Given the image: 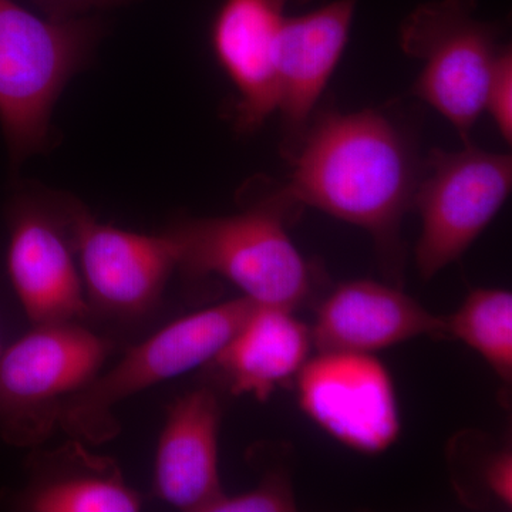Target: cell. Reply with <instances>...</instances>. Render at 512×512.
Listing matches in <instances>:
<instances>
[{
    "label": "cell",
    "instance_id": "6da1fadb",
    "mask_svg": "<svg viewBox=\"0 0 512 512\" xmlns=\"http://www.w3.org/2000/svg\"><path fill=\"white\" fill-rule=\"evenodd\" d=\"M288 161L289 198L369 232L400 285V232L423 167L412 131L380 109H320Z\"/></svg>",
    "mask_w": 512,
    "mask_h": 512
},
{
    "label": "cell",
    "instance_id": "7a4b0ae2",
    "mask_svg": "<svg viewBox=\"0 0 512 512\" xmlns=\"http://www.w3.org/2000/svg\"><path fill=\"white\" fill-rule=\"evenodd\" d=\"M242 200L237 214L183 218L165 229L177 248L178 269L191 279L221 276L258 305L295 312L316 285L315 269L286 229L301 205L282 185H249Z\"/></svg>",
    "mask_w": 512,
    "mask_h": 512
},
{
    "label": "cell",
    "instance_id": "3957f363",
    "mask_svg": "<svg viewBox=\"0 0 512 512\" xmlns=\"http://www.w3.org/2000/svg\"><path fill=\"white\" fill-rule=\"evenodd\" d=\"M101 35L94 16L55 20L0 0V127L13 168L52 146L53 109Z\"/></svg>",
    "mask_w": 512,
    "mask_h": 512
},
{
    "label": "cell",
    "instance_id": "277c9868",
    "mask_svg": "<svg viewBox=\"0 0 512 512\" xmlns=\"http://www.w3.org/2000/svg\"><path fill=\"white\" fill-rule=\"evenodd\" d=\"M256 306L242 296L168 323L74 393L64 403L59 429L89 446L116 439L121 431L117 406L150 387L208 365Z\"/></svg>",
    "mask_w": 512,
    "mask_h": 512
},
{
    "label": "cell",
    "instance_id": "5b68a950",
    "mask_svg": "<svg viewBox=\"0 0 512 512\" xmlns=\"http://www.w3.org/2000/svg\"><path fill=\"white\" fill-rule=\"evenodd\" d=\"M113 350L82 320L32 325L0 356V439L23 450L46 444L64 403L99 375Z\"/></svg>",
    "mask_w": 512,
    "mask_h": 512
},
{
    "label": "cell",
    "instance_id": "8992f818",
    "mask_svg": "<svg viewBox=\"0 0 512 512\" xmlns=\"http://www.w3.org/2000/svg\"><path fill=\"white\" fill-rule=\"evenodd\" d=\"M80 204L66 192L30 183L16 184L6 202V266L30 325L92 316L74 237Z\"/></svg>",
    "mask_w": 512,
    "mask_h": 512
},
{
    "label": "cell",
    "instance_id": "52a82bcc",
    "mask_svg": "<svg viewBox=\"0 0 512 512\" xmlns=\"http://www.w3.org/2000/svg\"><path fill=\"white\" fill-rule=\"evenodd\" d=\"M477 0H436L410 13L400 46L423 62L413 94L456 128L464 144L484 111L497 45V29L476 18Z\"/></svg>",
    "mask_w": 512,
    "mask_h": 512
},
{
    "label": "cell",
    "instance_id": "ba28073f",
    "mask_svg": "<svg viewBox=\"0 0 512 512\" xmlns=\"http://www.w3.org/2000/svg\"><path fill=\"white\" fill-rule=\"evenodd\" d=\"M512 188V158L464 144L434 148L423 160L413 208L421 217L414 258L430 281L464 255L497 217Z\"/></svg>",
    "mask_w": 512,
    "mask_h": 512
},
{
    "label": "cell",
    "instance_id": "9c48e42d",
    "mask_svg": "<svg viewBox=\"0 0 512 512\" xmlns=\"http://www.w3.org/2000/svg\"><path fill=\"white\" fill-rule=\"evenodd\" d=\"M302 412L343 446L380 454L402 430L392 376L373 355L318 352L296 376Z\"/></svg>",
    "mask_w": 512,
    "mask_h": 512
},
{
    "label": "cell",
    "instance_id": "30bf717a",
    "mask_svg": "<svg viewBox=\"0 0 512 512\" xmlns=\"http://www.w3.org/2000/svg\"><path fill=\"white\" fill-rule=\"evenodd\" d=\"M74 237L92 315L136 320L157 308L178 269L177 248L167 232L141 234L103 224L82 202Z\"/></svg>",
    "mask_w": 512,
    "mask_h": 512
},
{
    "label": "cell",
    "instance_id": "8fae6325",
    "mask_svg": "<svg viewBox=\"0 0 512 512\" xmlns=\"http://www.w3.org/2000/svg\"><path fill=\"white\" fill-rule=\"evenodd\" d=\"M356 0H333L302 16H286L274 49L281 154L289 160L345 52Z\"/></svg>",
    "mask_w": 512,
    "mask_h": 512
},
{
    "label": "cell",
    "instance_id": "7c38bea8",
    "mask_svg": "<svg viewBox=\"0 0 512 512\" xmlns=\"http://www.w3.org/2000/svg\"><path fill=\"white\" fill-rule=\"evenodd\" d=\"M70 437L56 447L30 448L26 483L0 494V510L18 512H137L143 495L128 485L113 457Z\"/></svg>",
    "mask_w": 512,
    "mask_h": 512
},
{
    "label": "cell",
    "instance_id": "4fadbf2b",
    "mask_svg": "<svg viewBox=\"0 0 512 512\" xmlns=\"http://www.w3.org/2000/svg\"><path fill=\"white\" fill-rule=\"evenodd\" d=\"M221 403L208 386L167 407L154 461L153 494L184 512H210L225 494L220 476Z\"/></svg>",
    "mask_w": 512,
    "mask_h": 512
},
{
    "label": "cell",
    "instance_id": "5bb4252c",
    "mask_svg": "<svg viewBox=\"0 0 512 512\" xmlns=\"http://www.w3.org/2000/svg\"><path fill=\"white\" fill-rule=\"evenodd\" d=\"M293 2L303 0H224L212 22V52L237 90L239 133H254L276 111L274 49Z\"/></svg>",
    "mask_w": 512,
    "mask_h": 512
},
{
    "label": "cell",
    "instance_id": "9a60e30c",
    "mask_svg": "<svg viewBox=\"0 0 512 512\" xmlns=\"http://www.w3.org/2000/svg\"><path fill=\"white\" fill-rule=\"evenodd\" d=\"M311 333L318 352L373 355L420 336L444 338V316L397 286L357 279L336 286L320 303Z\"/></svg>",
    "mask_w": 512,
    "mask_h": 512
},
{
    "label": "cell",
    "instance_id": "2e32d148",
    "mask_svg": "<svg viewBox=\"0 0 512 512\" xmlns=\"http://www.w3.org/2000/svg\"><path fill=\"white\" fill-rule=\"evenodd\" d=\"M312 348L311 329L293 311L258 305L204 367L232 396H251L264 403L296 379Z\"/></svg>",
    "mask_w": 512,
    "mask_h": 512
},
{
    "label": "cell",
    "instance_id": "e0dca14e",
    "mask_svg": "<svg viewBox=\"0 0 512 512\" xmlns=\"http://www.w3.org/2000/svg\"><path fill=\"white\" fill-rule=\"evenodd\" d=\"M444 338L476 350L501 382H512V293L474 289L453 315L444 316Z\"/></svg>",
    "mask_w": 512,
    "mask_h": 512
},
{
    "label": "cell",
    "instance_id": "ac0fdd59",
    "mask_svg": "<svg viewBox=\"0 0 512 512\" xmlns=\"http://www.w3.org/2000/svg\"><path fill=\"white\" fill-rule=\"evenodd\" d=\"M296 511L295 495L288 478L266 474L258 487L245 493H225L212 505L210 512H289Z\"/></svg>",
    "mask_w": 512,
    "mask_h": 512
},
{
    "label": "cell",
    "instance_id": "d6986e66",
    "mask_svg": "<svg viewBox=\"0 0 512 512\" xmlns=\"http://www.w3.org/2000/svg\"><path fill=\"white\" fill-rule=\"evenodd\" d=\"M480 463L473 470L474 485L490 503L511 510L512 505V451L511 447H497L477 457Z\"/></svg>",
    "mask_w": 512,
    "mask_h": 512
},
{
    "label": "cell",
    "instance_id": "ffe728a7",
    "mask_svg": "<svg viewBox=\"0 0 512 512\" xmlns=\"http://www.w3.org/2000/svg\"><path fill=\"white\" fill-rule=\"evenodd\" d=\"M484 110L493 117L495 126L508 144L512 138V55L510 47H501L495 59Z\"/></svg>",
    "mask_w": 512,
    "mask_h": 512
},
{
    "label": "cell",
    "instance_id": "44dd1931",
    "mask_svg": "<svg viewBox=\"0 0 512 512\" xmlns=\"http://www.w3.org/2000/svg\"><path fill=\"white\" fill-rule=\"evenodd\" d=\"M43 15L55 20L93 16L100 10L120 8L134 0H33Z\"/></svg>",
    "mask_w": 512,
    "mask_h": 512
},
{
    "label": "cell",
    "instance_id": "7402d4cb",
    "mask_svg": "<svg viewBox=\"0 0 512 512\" xmlns=\"http://www.w3.org/2000/svg\"><path fill=\"white\" fill-rule=\"evenodd\" d=\"M2 352H3L2 345H0V356H2Z\"/></svg>",
    "mask_w": 512,
    "mask_h": 512
}]
</instances>
